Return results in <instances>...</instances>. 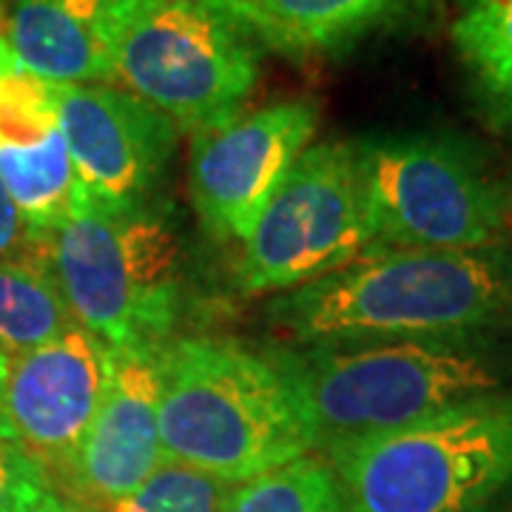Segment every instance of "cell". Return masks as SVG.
<instances>
[{
  "label": "cell",
  "mask_w": 512,
  "mask_h": 512,
  "mask_svg": "<svg viewBox=\"0 0 512 512\" xmlns=\"http://www.w3.org/2000/svg\"><path fill=\"white\" fill-rule=\"evenodd\" d=\"M77 325L57 285L43 237L0 256V353L18 356Z\"/></svg>",
  "instance_id": "2e32d148"
},
{
  "label": "cell",
  "mask_w": 512,
  "mask_h": 512,
  "mask_svg": "<svg viewBox=\"0 0 512 512\" xmlns=\"http://www.w3.org/2000/svg\"><path fill=\"white\" fill-rule=\"evenodd\" d=\"M163 456L228 484L311 456L302 399L274 353L185 336L157 353Z\"/></svg>",
  "instance_id": "7a4b0ae2"
},
{
  "label": "cell",
  "mask_w": 512,
  "mask_h": 512,
  "mask_svg": "<svg viewBox=\"0 0 512 512\" xmlns=\"http://www.w3.org/2000/svg\"><path fill=\"white\" fill-rule=\"evenodd\" d=\"M316 128L313 100H282L194 134L188 188L205 231L245 242Z\"/></svg>",
  "instance_id": "9c48e42d"
},
{
  "label": "cell",
  "mask_w": 512,
  "mask_h": 512,
  "mask_svg": "<svg viewBox=\"0 0 512 512\" xmlns=\"http://www.w3.org/2000/svg\"><path fill=\"white\" fill-rule=\"evenodd\" d=\"M0 183L29 234H49L80 197L55 83L32 74L0 35Z\"/></svg>",
  "instance_id": "4fadbf2b"
},
{
  "label": "cell",
  "mask_w": 512,
  "mask_h": 512,
  "mask_svg": "<svg viewBox=\"0 0 512 512\" xmlns=\"http://www.w3.org/2000/svg\"><path fill=\"white\" fill-rule=\"evenodd\" d=\"M373 251H473L504 242L507 188L467 143L444 134L356 140Z\"/></svg>",
  "instance_id": "52a82bcc"
},
{
  "label": "cell",
  "mask_w": 512,
  "mask_h": 512,
  "mask_svg": "<svg viewBox=\"0 0 512 512\" xmlns=\"http://www.w3.org/2000/svg\"><path fill=\"white\" fill-rule=\"evenodd\" d=\"M237 484L163 458L160 467L109 512H222Z\"/></svg>",
  "instance_id": "d6986e66"
},
{
  "label": "cell",
  "mask_w": 512,
  "mask_h": 512,
  "mask_svg": "<svg viewBox=\"0 0 512 512\" xmlns=\"http://www.w3.org/2000/svg\"><path fill=\"white\" fill-rule=\"evenodd\" d=\"M373 254L356 140L305 148L245 239L237 285L285 293Z\"/></svg>",
  "instance_id": "ba28073f"
},
{
  "label": "cell",
  "mask_w": 512,
  "mask_h": 512,
  "mask_svg": "<svg viewBox=\"0 0 512 512\" xmlns=\"http://www.w3.org/2000/svg\"><path fill=\"white\" fill-rule=\"evenodd\" d=\"M348 512H487L512 487V393L328 456Z\"/></svg>",
  "instance_id": "5b68a950"
},
{
  "label": "cell",
  "mask_w": 512,
  "mask_h": 512,
  "mask_svg": "<svg viewBox=\"0 0 512 512\" xmlns=\"http://www.w3.org/2000/svg\"><path fill=\"white\" fill-rule=\"evenodd\" d=\"M35 512H92V510H83V507H77V504H69V501H63V498L55 493L49 501H43Z\"/></svg>",
  "instance_id": "603a6c76"
},
{
  "label": "cell",
  "mask_w": 512,
  "mask_h": 512,
  "mask_svg": "<svg viewBox=\"0 0 512 512\" xmlns=\"http://www.w3.org/2000/svg\"><path fill=\"white\" fill-rule=\"evenodd\" d=\"M163 458L157 356L111 350L103 399L72 456L49 476L52 490L55 484L63 487L83 510L109 512L134 493Z\"/></svg>",
  "instance_id": "8fae6325"
},
{
  "label": "cell",
  "mask_w": 512,
  "mask_h": 512,
  "mask_svg": "<svg viewBox=\"0 0 512 512\" xmlns=\"http://www.w3.org/2000/svg\"><path fill=\"white\" fill-rule=\"evenodd\" d=\"M268 322L296 345L473 339L512 322V242L373 251L276 296Z\"/></svg>",
  "instance_id": "6da1fadb"
},
{
  "label": "cell",
  "mask_w": 512,
  "mask_h": 512,
  "mask_svg": "<svg viewBox=\"0 0 512 512\" xmlns=\"http://www.w3.org/2000/svg\"><path fill=\"white\" fill-rule=\"evenodd\" d=\"M271 353L302 399L313 450L325 456L501 393L510 370L484 336L384 339Z\"/></svg>",
  "instance_id": "3957f363"
},
{
  "label": "cell",
  "mask_w": 512,
  "mask_h": 512,
  "mask_svg": "<svg viewBox=\"0 0 512 512\" xmlns=\"http://www.w3.org/2000/svg\"><path fill=\"white\" fill-rule=\"evenodd\" d=\"M114 80L180 131L237 117L259 80V49L205 0H111Z\"/></svg>",
  "instance_id": "8992f818"
},
{
  "label": "cell",
  "mask_w": 512,
  "mask_h": 512,
  "mask_svg": "<svg viewBox=\"0 0 512 512\" xmlns=\"http://www.w3.org/2000/svg\"><path fill=\"white\" fill-rule=\"evenodd\" d=\"M274 55L311 60L350 52L370 35L421 15L430 0H205Z\"/></svg>",
  "instance_id": "5bb4252c"
},
{
  "label": "cell",
  "mask_w": 512,
  "mask_h": 512,
  "mask_svg": "<svg viewBox=\"0 0 512 512\" xmlns=\"http://www.w3.org/2000/svg\"><path fill=\"white\" fill-rule=\"evenodd\" d=\"M77 185L109 208H154L180 128L146 100L111 86H55Z\"/></svg>",
  "instance_id": "30bf717a"
},
{
  "label": "cell",
  "mask_w": 512,
  "mask_h": 512,
  "mask_svg": "<svg viewBox=\"0 0 512 512\" xmlns=\"http://www.w3.org/2000/svg\"><path fill=\"white\" fill-rule=\"evenodd\" d=\"M111 0H12L6 46L37 77L55 86H106Z\"/></svg>",
  "instance_id": "9a60e30c"
},
{
  "label": "cell",
  "mask_w": 512,
  "mask_h": 512,
  "mask_svg": "<svg viewBox=\"0 0 512 512\" xmlns=\"http://www.w3.org/2000/svg\"><path fill=\"white\" fill-rule=\"evenodd\" d=\"M467 3H473V0H467Z\"/></svg>",
  "instance_id": "cb8c5ba5"
},
{
  "label": "cell",
  "mask_w": 512,
  "mask_h": 512,
  "mask_svg": "<svg viewBox=\"0 0 512 512\" xmlns=\"http://www.w3.org/2000/svg\"><path fill=\"white\" fill-rule=\"evenodd\" d=\"M74 322L114 353L157 356L180 313L183 254L157 208H109L80 191L40 234Z\"/></svg>",
  "instance_id": "277c9868"
},
{
  "label": "cell",
  "mask_w": 512,
  "mask_h": 512,
  "mask_svg": "<svg viewBox=\"0 0 512 512\" xmlns=\"http://www.w3.org/2000/svg\"><path fill=\"white\" fill-rule=\"evenodd\" d=\"M453 46L487 123L512 137V0H473L453 23Z\"/></svg>",
  "instance_id": "e0dca14e"
},
{
  "label": "cell",
  "mask_w": 512,
  "mask_h": 512,
  "mask_svg": "<svg viewBox=\"0 0 512 512\" xmlns=\"http://www.w3.org/2000/svg\"><path fill=\"white\" fill-rule=\"evenodd\" d=\"M55 495L46 470L18 441H0V512H35Z\"/></svg>",
  "instance_id": "ffe728a7"
},
{
  "label": "cell",
  "mask_w": 512,
  "mask_h": 512,
  "mask_svg": "<svg viewBox=\"0 0 512 512\" xmlns=\"http://www.w3.org/2000/svg\"><path fill=\"white\" fill-rule=\"evenodd\" d=\"M29 228L20 217V211L15 208V202L9 197V191L0 183V256L15 254L18 248H23L29 242Z\"/></svg>",
  "instance_id": "44dd1931"
},
{
  "label": "cell",
  "mask_w": 512,
  "mask_h": 512,
  "mask_svg": "<svg viewBox=\"0 0 512 512\" xmlns=\"http://www.w3.org/2000/svg\"><path fill=\"white\" fill-rule=\"evenodd\" d=\"M222 512H348L328 461L302 456L237 484Z\"/></svg>",
  "instance_id": "ac0fdd59"
},
{
  "label": "cell",
  "mask_w": 512,
  "mask_h": 512,
  "mask_svg": "<svg viewBox=\"0 0 512 512\" xmlns=\"http://www.w3.org/2000/svg\"><path fill=\"white\" fill-rule=\"evenodd\" d=\"M109 370L111 350L80 325L40 348L9 356L6 404L12 436L46 476L57 473L83 439Z\"/></svg>",
  "instance_id": "7c38bea8"
},
{
  "label": "cell",
  "mask_w": 512,
  "mask_h": 512,
  "mask_svg": "<svg viewBox=\"0 0 512 512\" xmlns=\"http://www.w3.org/2000/svg\"><path fill=\"white\" fill-rule=\"evenodd\" d=\"M6 376H9V356L0 353V441H15L9 424V404H6Z\"/></svg>",
  "instance_id": "7402d4cb"
}]
</instances>
